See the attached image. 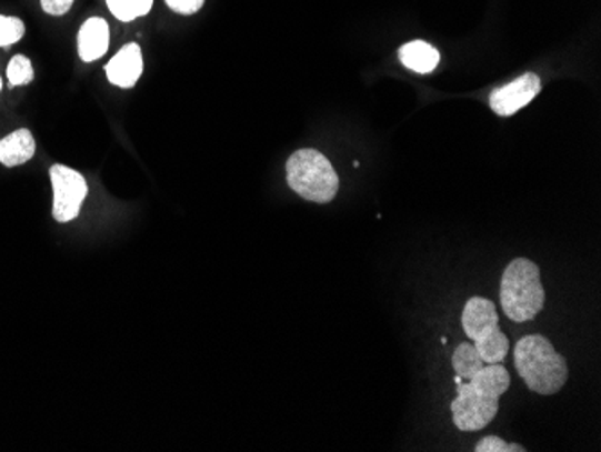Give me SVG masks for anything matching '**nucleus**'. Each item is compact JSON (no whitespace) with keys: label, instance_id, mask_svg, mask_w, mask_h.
<instances>
[{"label":"nucleus","instance_id":"nucleus-2","mask_svg":"<svg viewBox=\"0 0 601 452\" xmlns=\"http://www.w3.org/2000/svg\"><path fill=\"white\" fill-rule=\"evenodd\" d=\"M515 368L525 386L539 395H554L568 382V362L542 335H525L517 343Z\"/></svg>","mask_w":601,"mask_h":452},{"label":"nucleus","instance_id":"nucleus-16","mask_svg":"<svg viewBox=\"0 0 601 452\" xmlns=\"http://www.w3.org/2000/svg\"><path fill=\"white\" fill-rule=\"evenodd\" d=\"M475 452H524L525 449L517 443H508L499 436H487L473 449Z\"/></svg>","mask_w":601,"mask_h":452},{"label":"nucleus","instance_id":"nucleus-6","mask_svg":"<svg viewBox=\"0 0 601 452\" xmlns=\"http://www.w3.org/2000/svg\"><path fill=\"white\" fill-rule=\"evenodd\" d=\"M51 175L52 193V217L60 224H67L71 220L78 219L83 200L89 195L87 181L81 173L63 164H54L49 170Z\"/></svg>","mask_w":601,"mask_h":452},{"label":"nucleus","instance_id":"nucleus-10","mask_svg":"<svg viewBox=\"0 0 601 452\" xmlns=\"http://www.w3.org/2000/svg\"><path fill=\"white\" fill-rule=\"evenodd\" d=\"M37 150L33 133L28 129L14 130L10 135L0 139V164L8 168L20 167L31 161Z\"/></svg>","mask_w":601,"mask_h":452},{"label":"nucleus","instance_id":"nucleus-12","mask_svg":"<svg viewBox=\"0 0 601 452\" xmlns=\"http://www.w3.org/2000/svg\"><path fill=\"white\" fill-rule=\"evenodd\" d=\"M483 366L484 361L473 344L461 343L460 346L455 348L454 355H452V368H454L455 375L461 376L463 381H470Z\"/></svg>","mask_w":601,"mask_h":452},{"label":"nucleus","instance_id":"nucleus-17","mask_svg":"<svg viewBox=\"0 0 601 452\" xmlns=\"http://www.w3.org/2000/svg\"><path fill=\"white\" fill-rule=\"evenodd\" d=\"M171 10L180 14H193L204 6V0H167Z\"/></svg>","mask_w":601,"mask_h":452},{"label":"nucleus","instance_id":"nucleus-15","mask_svg":"<svg viewBox=\"0 0 601 452\" xmlns=\"http://www.w3.org/2000/svg\"><path fill=\"white\" fill-rule=\"evenodd\" d=\"M26 33V26L17 17H4L0 14V48H10L19 42Z\"/></svg>","mask_w":601,"mask_h":452},{"label":"nucleus","instance_id":"nucleus-8","mask_svg":"<svg viewBox=\"0 0 601 452\" xmlns=\"http://www.w3.org/2000/svg\"><path fill=\"white\" fill-rule=\"evenodd\" d=\"M104 72L112 86L132 89L142 74V53L138 43H127L118 54L104 66Z\"/></svg>","mask_w":601,"mask_h":452},{"label":"nucleus","instance_id":"nucleus-18","mask_svg":"<svg viewBox=\"0 0 601 452\" xmlns=\"http://www.w3.org/2000/svg\"><path fill=\"white\" fill-rule=\"evenodd\" d=\"M74 0H40V6L46 13L52 17H62L67 11L71 10Z\"/></svg>","mask_w":601,"mask_h":452},{"label":"nucleus","instance_id":"nucleus-4","mask_svg":"<svg viewBox=\"0 0 601 452\" xmlns=\"http://www.w3.org/2000/svg\"><path fill=\"white\" fill-rule=\"evenodd\" d=\"M287 181L299 197L318 204L332 202L339 191V175L332 162L313 148H303L290 155Z\"/></svg>","mask_w":601,"mask_h":452},{"label":"nucleus","instance_id":"nucleus-5","mask_svg":"<svg viewBox=\"0 0 601 452\" xmlns=\"http://www.w3.org/2000/svg\"><path fill=\"white\" fill-rule=\"evenodd\" d=\"M461 323L467 335L473 341L484 364H498L510 352V341L499 327L498 309L492 301L472 298L464 305Z\"/></svg>","mask_w":601,"mask_h":452},{"label":"nucleus","instance_id":"nucleus-13","mask_svg":"<svg viewBox=\"0 0 601 452\" xmlns=\"http://www.w3.org/2000/svg\"><path fill=\"white\" fill-rule=\"evenodd\" d=\"M107 6L116 19L130 22L152 10L153 0H107Z\"/></svg>","mask_w":601,"mask_h":452},{"label":"nucleus","instance_id":"nucleus-7","mask_svg":"<svg viewBox=\"0 0 601 452\" xmlns=\"http://www.w3.org/2000/svg\"><path fill=\"white\" fill-rule=\"evenodd\" d=\"M540 91H542L540 78L533 72H528V74H522L521 78L513 80L512 83L495 89L490 94V107L495 114L508 118V115H513L530 106Z\"/></svg>","mask_w":601,"mask_h":452},{"label":"nucleus","instance_id":"nucleus-11","mask_svg":"<svg viewBox=\"0 0 601 452\" xmlns=\"http://www.w3.org/2000/svg\"><path fill=\"white\" fill-rule=\"evenodd\" d=\"M398 54H400L403 66L418 74L432 72L440 63L438 49L432 48L431 43L422 42V40L405 43Z\"/></svg>","mask_w":601,"mask_h":452},{"label":"nucleus","instance_id":"nucleus-3","mask_svg":"<svg viewBox=\"0 0 601 452\" xmlns=\"http://www.w3.org/2000/svg\"><path fill=\"white\" fill-rule=\"evenodd\" d=\"M545 292L537 263L517 258L504 269L501 280V305L515 323L535 320L544 309Z\"/></svg>","mask_w":601,"mask_h":452},{"label":"nucleus","instance_id":"nucleus-1","mask_svg":"<svg viewBox=\"0 0 601 452\" xmlns=\"http://www.w3.org/2000/svg\"><path fill=\"white\" fill-rule=\"evenodd\" d=\"M458 399L450 410L455 428L461 431H481L499 411V399L510 388V373L501 364H484L467 384H458Z\"/></svg>","mask_w":601,"mask_h":452},{"label":"nucleus","instance_id":"nucleus-20","mask_svg":"<svg viewBox=\"0 0 601 452\" xmlns=\"http://www.w3.org/2000/svg\"><path fill=\"white\" fill-rule=\"evenodd\" d=\"M0 91H2V80H0Z\"/></svg>","mask_w":601,"mask_h":452},{"label":"nucleus","instance_id":"nucleus-19","mask_svg":"<svg viewBox=\"0 0 601 452\" xmlns=\"http://www.w3.org/2000/svg\"><path fill=\"white\" fill-rule=\"evenodd\" d=\"M454 381H455V384H461V382H463V379H461V376L455 375Z\"/></svg>","mask_w":601,"mask_h":452},{"label":"nucleus","instance_id":"nucleus-14","mask_svg":"<svg viewBox=\"0 0 601 452\" xmlns=\"http://www.w3.org/2000/svg\"><path fill=\"white\" fill-rule=\"evenodd\" d=\"M6 74H8L11 87L29 86L34 78L31 60L26 58L24 54H17V57L11 58Z\"/></svg>","mask_w":601,"mask_h":452},{"label":"nucleus","instance_id":"nucleus-9","mask_svg":"<svg viewBox=\"0 0 601 452\" xmlns=\"http://www.w3.org/2000/svg\"><path fill=\"white\" fill-rule=\"evenodd\" d=\"M110 29L109 24L100 17H92L81 26L78 33V54L83 62L100 60L109 49Z\"/></svg>","mask_w":601,"mask_h":452}]
</instances>
